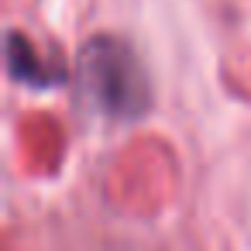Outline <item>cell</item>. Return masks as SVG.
Masks as SVG:
<instances>
[{
    "instance_id": "cell-2",
    "label": "cell",
    "mask_w": 251,
    "mask_h": 251,
    "mask_svg": "<svg viewBox=\"0 0 251 251\" xmlns=\"http://www.w3.org/2000/svg\"><path fill=\"white\" fill-rule=\"evenodd\" d=\"M7 69H11V76H14L18 83H28V86H38V90L62 79V73H59V69L52 73V69L42 62V55L35 52V45H31L25 35H18V31L7 35Z\"/></svg>"
},
{
    "instance_id": "cell-1",
    "label": "cell",
    "mask_w": 251,
    "mask_h": 251,
    "mask_svg": "<svg viewBox=\"0 0 251 251\" xmlns=\"http://www.w3.org/2000/svg\"><path fill=\"white\" fill-rule=\"evenodd\" d=\"M79 79L83 93L117 121H134L151 103V86L138 55L114 35H97L83 45Z\"/></svg>"
}]
</instances>
